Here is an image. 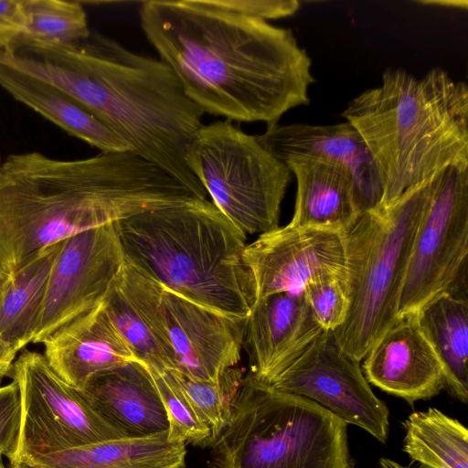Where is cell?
Instances as JSON below:
<instances>
[{"label":"cell","mask_w":468,"mask_h":468,"mask_svg":"<svg viewBox=\"0 0 468 468\" xmlns=\"http://www.w3.org/2000/svg\"><path fill=\"white\" fill-rule=\"evenodd\" d=\"M138 13L145 37L204 113L270 127L309 103L312 60L290 28L218 0H149Z\"/></svg>","instance_id":"obj_1"},{"label":"cell","mask_w":468,"mask_h":468,"mask_svg":"<svg viewBox=\"0 0 468 468\" xmlns=\"http://www.w3.org/2000/svg\"><path fill=\"white\" fill-rule=\"evenodd\" d=\"M190 197L182 183L132 151L78 160L11 154L0 165V264L12 276L71 236Z\"/></svg>","instance_id":"obj_2"},{"label":"cell","mask_w":468,"mask_h":468,"mask_svg":"<svg viewBox=\"0 0 468 468\" xmlns=\"http://www.w3.org/2000/svg\"><path fill=\"white\" fill-rule=\"evenodd\" d=\"M0 62L65 91L120 135L132 152L207 199L186 162L204 112L161 59L133 53L90 31L69 45L16 48L1 56Z\"/></svg>","instance_id":"obj_3"},{"label":"cell","mask_w":468,"mask_h":468,"mask_svg":"<svg viewBox=\"0 0 468 468\" xmlns=\"http://www.w3.org/2000/svg\"><path fill=\"white\" fill-rule=\"evenodd\" d=\"M365 141L382 187L379 206L452 166H468V87L434 68L416 78L388 69L381 85L342 112Z\"/></svg>","instance_id":"obj_4"},{"label":"cell","mask_w":468,"mask_h":468,"mask_svg":"<svg viewBox=\"0 0 468 468\" xmlns=\"http://www.w3.org/2000/svg\"><path fill=\"white\" fill-rule=\"evenodd\" d=\"M115 224L125 259L165 288L246 319L256 287L243 260L247 236L207 198L140 213Z\"/></svg>","instance_id":"obj_5"},{"label":"cell","mask_w":468,"mask_h":468,"mask_svg":"<svg viewBox=\"0 0 468 468\" xmlns=\"http://www.w3.org/2000/svg\"><path fill=\"white\" fill-rule=\"evenodd\" d=\"M441 174L360 215L345 232L348 311L333 334L358 363L399 317L413 242Z\"/></svg>","instance_id":"obj_6"},{"label":"cell","mask_w":468,"mask_h":468,"mask_svg":"<svg viewBox=\"0 0 468 468\" xmlns=\"http://www.w3.org/2000/svg\"><path fill=\"white\" fill-rule=\"evenodd\" d=\"M346 423L306 398L244 375L210 468H346Z\"/></svg>","instance_id":"obj_7"},{"label":"cell","mask_w":468,"mask_h":468,"mask_svg":"<svg viewBox=\"0 0 468 468\" xmlns=\"http://www.w3.org/2000/svg\"><path fill=\"white\" fill-rule=\"evenodd\" d=\"M186 162L210 201L246 236L279 227L291 171L256 135L229 120L203 124L187 148Z\"/></svg>","instance_id":"obj_8"},{"label":"cell","mask_w":468,"mask_h":468,"mask_svg":"<svg viewBox=\"0 0 468 468\" xmlns=\"http://www.w3.org/2000/svg\"><path fill=\"white\" fill-rule=\"evenodd\" d=\"M9 378L19 388L21 428L11 468L60 451L126 438L91 405L82 390L65 382L43 354L26 348Z\"/></svg>","instance_id":"obj_9"},{"label":"cell","mask_w":468,"mask_h":468,"mask_svg":"<svg viewBox=\"0 0 468 468\" xmlns=\"http://www.w3.org/2000/svg\"><path fill=\"white\" fill-rule=\"evenodd\" d=\"M468 254V166L440 178L420 221L399 303V316L417 314L436 296L461 292Z\"/></svg>","instance_id":"obj_10"},{"label":"cell","mask_w":468,"mask_h":468,"mask_svg":"<svg viewBox=\"0 0 468 468\" xmlns=\"http://www.w3.org/2000/svg\"><path fill=\"white\" fill-rule=\"evenodd\" d=\"M125 257L114 223L63 240L53 265L32 343L102 304Z\"/></svg>","instance_id":"obj_11"},{"label":"cell","mask_w":468,"mask_h":468,"mask_svg":"<svg viewBox=\"0 0 468 468\" xmlns=\"http://www.w3.org/2000/svg\"><path fill=\"white\" fill-rule=\"evenodd\" d=\"M270 386L314 401L381 442L388 439L386 404L374 394L359 363L340 348L331 331H324Z\"/></svg>","instance_id":"obj_12"},{"label":"cell","mask_w":468,"mask_h":468,"mask_svg":"<svg viewBox=\"0 0 468 468\" xmlns=\"http://www.w3.org/2000/svg\"><path fill=\"white\" fill-rule=\"evenodd\" d=\"M256 301L279 292H303L310 282L335 277L346 282L345 232L288 224L259 235L243 251Z\"/></svg>","instance_id":"obj_13"},{"label":"cell","mask_w":468,"mask_h":468,"mask_svg":"<svg viewBox=\"0 0 468 468\" xmlns=\"http://www.w3.org/2000/svg\"><path fill=\"white\" fill-rule=\"evenodd\" d=\"M161 286L175 370L193 379L217 381L238 366L246 319L227 316Z\"/></svg>","instance_id":"obj_14"},{"label":"cell","mask_w":468,"mask_h":468,"mask_svg":"<svg viewBox=\"0 0 468 468\" xmlns=\"http://www.w3.org/2000/svg\"><path fill=\"white\" fill-rule=\"evenodd\" d=\"M256 138L284 164L311 159L346 168L355 182L360 215L380 205L383 192L375 163L362 136L351 123H276Z\"/></svg>","instance_id":"obj_15"},{"label":"cell","mask_w":468,"mask_h":468,"mask_svg":"<svg viewBox=\"0 0 468 468\" xmlns=\"http://www.w3.org/2000/svg\"><path fill=\"white\" fill-rule=\"evenodd\" d=\"M323 332L303 292H284L257 300L244 328L250 373L271 385Z\"/></svg>","instance_id":"obj_16"},{"label":"cell","mask_w":468,"mask_h":468,"mask_svg":"<svg viewBox=\"0 0 468 468\" xmlns=\"http://www.w3.org/2000/svg\"><path fill=\"white\" fill-rule=\"evenodd\" d=\"M362 371L368 383L410 403L444 388L441 362L417 314L398 317L363 358Z\"/></svg>","instance_id":"obj_17"},{"label":"cell","mask_w":468,"mask_h":468,"mask_svg":"<svg viewBox=\"0 0 468 468\" xmlns=\"http://www.w3.org/2000/svg\"><path fill=\"white\" fill-rule=\"evenodd\" d=\"M104 307L138 360L158 370L176 369L158 282L125 259Z\"/></svg>","instance_id":"obj_18"},{"label":"cell","mask_w":468,"mask_h":468,"mask_svg":"<svg viewBox=\"0 0 468 468\" xmlns=\"http://www.w3.org/2000/svg\"><path fill=\"white\" fill-rule=\"evenodd\" d=\"M42 344L51 368L80 390L93 377L138 360L110 318L104 303L59 328Z\"/></svg>","instance_id":"obj_19"},{"label":"cell","mask_w":468,"mask_h":468,"mask_svg":"<svg viewBox=\"0 0 468 468\" xmlns=\"http://www.w3.org/2000/svg\"><path fill=\"white\" fill-rule=\"evenodd\" d=\"M95 410L126 438L167 432V413L148 367L133 361L101 373L82 390Z\"/></svg>","instance_id":"obj_20"},{"label":"cell","mask_w":468,"mask_h":468,"mask_svg":"<svg viewBox=\"0 0 468 468\" xmlns=\"http://www.w3.org/2000/svg\"><path fill=\"white\" fill-rule=\"evenodd\" d=\"M0 86L16 101L101 153L132 151L87 107L44 80L0 62Z\"/></svg>","instance_id":"obj_21"},{"label":"cell","mask_w":468,"mask_h":468,"mask_svg":"<svg viewBox=\"0 0 468 468\" xmlns=\"http://www.w3.org/2000/svg\"><path fill=\"white\" fill-rule=\"evenodd\" d=\"M296 178L294 212L290 224L330 228L346 232L360 214L352 175L346 168L318 160L285 164Z\"/></svg>","instance_id":"obj_22"},{"label":"cell","mask_w":468,"mask_h":468,"mask_svg":"<svg viewBox=\"0 0 468 468\" xmlns=\"http://www.w3.org/2000/svg\"><path fill=\"white\" fill-rule=\"evenodd\" d=\"M186 446L167 432L112 439L38 457L27 468H186Z\"/></svg>","instance_id":"obj_23"},{"label":"cell","mask_w":468,"mask_h":468,"mask_svg":"<svg viewBox=\"0 0 468 468\" xmlns=\"http://www.w3.org/2000/svg\"><path fill=\"white\" fill-rule=\"evenodd\" d=\"M419 324L442 368L444 388L468 400V303L462 292H443L417 313Z\"/></svg>","instance_id":"obj_24"},{"label":"cell","mask_w":468,"mask_h":468,"mask_svg":"<svg viewBox=\"0 0 468 468\" xmlns=\"http://www.w3.org/2000/svg\"><path fill=\"white\" fill-rule=\"evenodd\" d=\"M63 241L37 253L12 275L0 307V339L19 352L32 343L50 273Z\"/></svg>","instance_id":"obj_25"},{"label":"cell","mask_w":468,"mask_h":468,"mask_svg":"<svg viewBox=\"0 0 468 468\" xmlns=\"http://www.w3.org/2000/svg\"><path fill=\"white\" fill-rule=\"evenodd\" d=\"M403 450L429 468H468V431L435 408L411 413L404 422Z\"/></svg>","instance_id":"obj_26"},{"label":"cell","mask_w":468,"mask_h":468,"mask_svg":"<svg viewBox=\"0 0 468 468\" xmlns=\"http://www.w3.org/2000/svg\"><path fill=\"white\" fill-rule=\"evenodd\" d=\"M24 9L26 27L11 51L69 45L90 34L86 12L79 2L24 0Z\"/></svg>","instance_id":"obj_27"},{"label":"cell","mask_w":468,"mask_h":468,"mask_svg":"<svg viewBox=\"0 0 468 468\" xmlns=\"http://www.w3.org/2000/svg\"><path fill=\"white\" fill-rule=\"evenodd\" d=\"M197 417L211 433L212 443L228 425L234 407L243 370L228 368L217 381L197 380L176 370H167Z\"/></svg>","instance_id":"obj_28"},{"label":"cell","mask_w":468,"mask_h":468,"mask_svg":"<svg viewBox=\"0 0 468 468\" xmlns=\"http://www.w3.org/2000/svg\"><path fill=\"white\" fill-rule=\"evenodd\" d=\"M148 368L167 413L169 421L167 439L174 442L210 447L212 438L209 430L197 417L168 371L151 367Z\"/></svg>","instance_id":"obj_29"},{"label":"cell","mask_w":468,"mask_h":468,"mask_svg":"<svg viewBox=\"0 0 468 468\" xmlns=\"http://www.w3.org/2000/svg\"><path fill=\"white\" fill-rule=\"evenodd\" d=\"M303 292L324 331L333 332L344 323L348 311L345 281L335 277L319 279L308 283Z\"/></svg>","instance_id":"obj_30"},{"label":"cell","mask_w":468,"mask_h":468,"mask_svg":"<svg viewBox=\"0 0 468 468\" xmlns=\"http://www.w3.org/2000/svg\"><path fill=\"white\" fill-rule=\"evenodd\" d=\"M22 410L19 388L15 380L0 385V459L11 461L17 450Z\"/></svg>","instance_id":"obj_31"},{"label":"cell","mask_w":468,"mask_h":468,"mask_svg":"<svg viewBox=\"0 0 468 468\" xmlns=\"http://www.w3.org/2000/svg\"><path fill=\"white\" fill-rule=\"evenodd\" d=\"M235 12L267 21L294 15L300 8L296 0H218Z\"/></svg>","instance_id":"obj_32"},{"label":"cell","mask_w":468,"mask_h":468,"mask_svg":"<svg viewBox=\"0 0 468 468\" xmlns=\"http://www.w3.org/2000/svg\"><path fill=\"white\" fill-rule=\"evenodd\" d=\"M25 27L24 0H0V57L11 52Z\"/></svg>","instance_id":"obj_33"},{"label":"cell","mask_w":468,"mask_h":468,"mask_svg":"<svg viewBox=\"0 0 468 468\" xmlns=\"http://www.w3.org/2000/svg\"><path fill=\"white\" fill-rule=\"evenodd\" d=\"M17 351L0 339V383L5 377L10 376Z\"/></svg>","instance_id":"obj_34"},{"label":"cell","mask_w":468,"mask_h":468,"mask_svg":"<svg viewBox=\"0 0 468 468\" xmlns=\"http://www.w3.org/2000/svg\"><path fill=\"white\" fill-rule=\"evenodd\" d=\"M12 282V276L0 264V307Z\"/></svg>","instance_id":"obj_35"},{"label":"cell","mask_w":468,"mask_h":468,"mask_svg":"<svg viewBox=\"0 0 468 468\" xmlns=\"http://www.w3.org/2000/svg\"><path fill=\"white\" fill-rule=\"evenodd\" d=\"M379 464H380L381 468H411V467L402 466L399 463H396L395 461H392L388 458H381ZM418 468H429V467L421 465Z\"/></svg>","instance_id":"obj_36"},{"label":"cell","mask_w":468,"mask_h":468,"mask_svg":"<svg viewBox=\"0 0 468 468\" xmlns=\"http://www.w3.org/2000/svg\"><path fill=\"white\" fill-rule=\"evenodd\" d=\"M346 468H354V464L353 463L351 462V460L349 461V463H347L346 467Z\"/></svg>","instance_id":"obj_37"},{"label":"cell","mask_w":468,"mask_h":468,"mask_svg":"<svg viewBox=\"0 0 468 468\" xmlns=\"http://www.w3.org/2000/svg\"><path fill=\"white\" fill-rule=\"evenodd\" d=\"M0 468H5V465L3 464L2 459H0Z\"/></svg>","instance_id":"obj_38"},{"label":"cell","mask_w":468,"mask_h":468,"mask_svg":"<svg viewBox=\"0 0 468 468\" xmlns=\"http://www.w3.org/2000/svg\"><path fill=\"white\" fill-rule=\"evenodd\" d=\"M0 165H1V164H0Z\"/></svg>","instance_id":"obj_39"}]
</instances>
